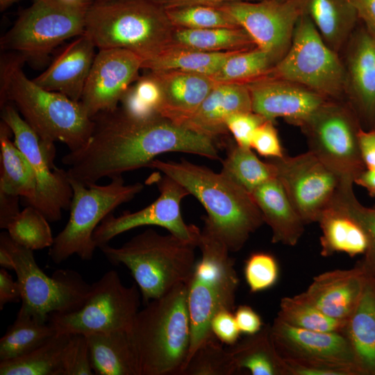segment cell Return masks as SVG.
Returning <instances> with one entry per match:
<instances>
[{
	"instance_id": "6da1fadb",
	"label": "cell",
	"mask_w": 375,
	"mask_h": 375,
	"mask_svg": "<svg viewBox=\"0 0 375 375\" xmlns=\"http://www.w3.org/2000/svg\"><path fill=\"white\" fill-rule=\"evenodd\" d=\"M92 119L93 129L86 142L62 158L69 178L85 185L149 167L166 152L220 159L215 139L159 114L135 117L117 107Z\"/></svg>"
},
{
	"instance_id": "7a4b0ae2",
	"label": "cell",
	"mask_w": 375,
	"mask_h": 375,
	"mask_svg": "<svg viewBox=\"0 0 375 375\" xmlns=\"http://www.w3.org/2000/svg\"><path fill=\"white\" fill-rule=\"evenodd\" d=\"M149 167L173 178L202 204L204 227L220 239L230 252L240 250L264 222L251 193L222 172L182 160L155 159Z\"/></svg>"
},
{
	"instance_id": "3957f363",
	"label": "cell",
	"mask_w": 375,
	"mask_h": 375,
	"mask_svg": "<svg viewBox=\"0 0 375 375\" xmlns=\"http://www.w3.org/2000/svg\"><path fill=\"white\" fill-rule=\"evenodd\" d=\"M24 58L13 51L1 56L0 106L14 103L22 117L48 143L60 142L74 151L90 136L94 122L80 101L47 90L27 78Z\"/></svg>"
},
{
	"instance_id": "277c9868",
	"label": "cell",
	"mask_w": 375,
	"mask_h": 375,
	"mask_svg": "<svg viewBox=\"0 0 375 375\" xmlns=\"http://www.w3.org/2000/svg\"><path fill=\"white\" fill-rule=\"evenodd\" d=\"M188 283L150 301L137 313L129 334L140 375H181L191 342Z\"/></svg>"
},
{
	"instance_id": "5b68a950",
	"label": "cell",
	"mask_w": 375,
	"mask_h": 375,
	"mask_svg": "<svg viewBox=\"0 0 375 375\" xmlns=\"http://www.w3.org/2000/svg\"><path fill=\"white\" fill-rule=\"evenodd\" d=\"M173 29L165 10L152 0H94L85 34L99 49H126L144 61L172 44Z\"/></svg>"
},
{
	"instance_id": "8992f818",
	"label": "cell",
	"mask_w": 375,
	"mask_h": 375,
	"mask_svg": "<svg viewBox=\"0 0 375 375\" xmlns=\"http://www.w3.org/2000/svg\"><path fill=\"white\" fill-rule=\"evenodd\" d=\"M196 247L172 233L161 235L149 228L119 247L106 244L99 248L110 262L128 269L147 304L189 281Z\"/></svg>"
},
{
	"instance_id": "52a82bcc",
	"label": "cell",
	"mask_w": 375,
	"mask_h": 375,
	"mask_svg": "<svg viewBox=\"0 0 375 375\" xmlns=\"http://www.w3.org/2000/svg\"><path fill=\"white\" fill-rule=\"evenodd\" d=\"M197 247L201 256L196 262L188 283L187 301L191 325L188 361L200 345L214 336L210 322L215 314L224 308L233 311L240 283L235 260L230 256L228 247L204 226Z\"/></svg>"
},
{
	"instance_id": "ba28073f",
	"label": "cell",
	"mask_w": 375,
	"mask_h": 375,
	"mask_svg": "<svg viewBox=\"0 0 375 375\" xmlns=\"http://www.w3.org/2000/svg\"><path fill=\"white\" fill-rule=\"evenodd\" d=\"M93 1L33 0L1 38V49L22 55L36 67L44 65L58 44L85 33L87 14Z\"/></svg>"
},
{
	"instance_id": "9c48e42d",
	"label": "cell",
	"mask_w": 375,
	"mask_h": 375,
	"mask_svg": "<svg viewBox=\"0 0 375 375\" xmlns=\"http://www.w3.org/2000/svg\"><path fill=\"white\" fill-rule=\"evenodd\" d=\"M110 179L106 185H87L70 179L73 190L70 214L49 249L53 262L60 264L74 254L83 260H91L97 248L92 238L96 228L116 208L131 201L144 188L141 183L125 184L122 176Z\"/></svg>"
},
{
	"instance_id": "30bf717a",
	"label": "cell",
	"mask_w": 375,
	"mask_h": 375,
	"mask_svg": "<svg viewBox=\"0 0 375 375\" xmlns=\"http://www.w3.org/2000/svg\"><path fill=\"white\" fill-rule=\"evenodd\" d=\"M0 244L10 253L22 292L17 315L46 323L51 314L78 309L85 302L91 285L71 269H58L47 275L37 264L32 250L15 242L8 233L0 235Z\"/></svg>"
},
{
	"instance_id": "8fae6325",
	"label": "cell",
	"mask_w": 375,
	"mask_h": 375,
	"mask_svg": "<svg viewBox=\"0 0 375 375\" xmlns=\"http://www.w3.org/2000/svg\"><path fill=\"white\" fill-rule=\"evenodd\" d=\"M140 292L136 284L125 286L116 271L106 272L91 285L83 304L77 310L50 315L49 324L57 333H108L130 331L139 311Z\"/></svg>"
},
{
	"instance_id": "7c38bea8",
	"label": "cell",
	"mask_w": 375,
	"mask_h": 375,
	"mask_svg": "<svg viewBox=\"0 0 375 375\" xmlns=\"http://www.w3.org/2000/svg\"><path fill=\"white\" fill-rule=\"evenodd\" d=\"M268 74L327 99L338 98L344 88V70L338 56L306 16L299 18L288 51Z\"/></svg>"
},
{
	"instance_id": "4fadbf2b",
	"label": "cell",
	"mask_w": 375,
	"mask_h": 375,
	"mask_svg": "<svg viewBox=\"0 0 375 375\" xmlns=\"http://www.w3.org/2000/svg\"><path fill=\"white\" fill-rule=\"evenodd\" d=\"M1 110V120L11 129L15 144L35 172L36 194L31 206L49 222L59 221L62 210L69 208L73 190L67 171L54 165V143L42 141L10 103Z\"/></svg>"
},
{
	"instance_id": "5bb4252c",
	"label": "cell",
	"mask_w": 375,
	"mask_h": 375,
	"mask_svg": "<svg viewBox=\"0 0 375 375\" xmlns=\"http://www.w3.org/2000/svg\"><path fill=\"white\" fill-rule=\"evenodd\" d=\"M308 151L333 171L342 183H354L365 167L362 160L356 122L344 106L327 101L301 127Z\"/></svg>"
},
{
	"instance_id": "9a60e30c",
	"label": "cell",
	"mask_w": 375,
	"mask_h": 375,
	"mask_svg": "<svg viewBox=\"0 0 375 375\" xmlns=\"http://www.w3.org/2000/svg\"><path fill=\"white\" fill-rule=\"evenodd\" d=\"M148 181L157 185L158 197L140 210L106 217L92 235L97 247L108 244L119 234L144 226L166 228L169 233L198 247L201 231L194 224H186L181 211V203L190 194L188 191L173 178L165 174L161 176L159 172L153 173Z\"/></svg>"
},
{
	"instance_id": "2e32d148",
	"label": "cell",
	"mask_w": 375,
	"mask_h": 375,
	"mask_svg": "<svg viewBox=\"0 0 375 375\" xmlns=\"http://www.w3.org/2000/svg\"><path fill=\"white\" fill-rule=\"evenodd\" d=\"M270 162L276 178L305 224L318 222L342 183L339 177L309 151Z\"/></svg>"
},
{
	"instance_id": "e0dca14e",
	"label": "cell",
	"mask_w": 375,
	"mask_h": 375,
	"mask_svg": "<svg viewBox=\"0 0 375 375\" xmlns=\"http://www.w3.org/2000/svg\"><path fill=\"white\" fill-rule=\"evenodd\" d=\"M238 22L256 46L268 53L276 63L288 51L299 10L290 2L242 1L217 5Z\"/></svg>"
},
{
	"instance_id": "ac0fdd59",
	"label": "cell",
	"mask_w": 375,
	"mask_h": 375,
	"mask_svg": "<svg viewBox=\"0 0 375 375\" xmlns=\"http://www.w3.org/2000/svg\"><path fill=\"white\" fill-rule=\"evenodd\" d=\"M142 62L140 56L126 49H99L80 100L90 117L118 107L131 83L137 78Z\"/></svg>"
},
{
	"instance_id": "d6986e66",
	"label": "cell",
	"mask_w": 375,
	"mask_h": 375,
	"mask_svg": "<svg viewBox=\"0 0 375 375\" xmlns=\"http://www.w3.org/2000/svg\"><path fill=\"white\" fill-rule=\"evenodd\" d=\"M246 85L252 111L273 122L282 117L302 127L328 101L308 88L268 74Z\"/></svg>"
},
{
	"instance_id": "ffe728a7",
	"label": "cell",
	"mask_w": 375,
	"mask_h": 375,
	"mask_svg": "<svg viewBox=\"0 0 375 375\" xmlns=\"http://www.w3.org/2000/svg\"><path fill=\"white\" fill-rule=\"evenodd\" d=\"M270 333L274 346L283 359L331 361L349 365L358 369L351 346L342 333L303 329L277 317L270 326Z\"/></svg>"
},
{
	"instance_id": "44dd1931",
	"label": "cell",
	"mask_w": 375,
	"mask_h": 375,
	"mask_svg": "<svg viewBox=\"0 0 375 375\" xmlns=\"http://www.w3.org/2000/svg\"><path fill=\"white\" fill-rule=\"evenodd\" d=\"M358 263L349 269L319 274L299 295L330 317L347 320L358 304L367 278Z\"/></svg>"
},
{
	"instance_id": "7402d4cb",
	"label": "cell",
	"mask_w": 375,
	"mask_h": 375,
	"mask_svg": "<svg viewBox=\"0 0 375 375\" xmlns=\"http://www.w3.org/2000/svg\"><path fill=\"white\" fill-rule=\"evenodd\" d=\"M95 44L86 35L76 37L33 81L40 87L80 101L93 64Z\"/></svg>"
},
{
	"instance_id": "603a6c76",
	"label": "cell",
	"mask_w": 375,
	"mask_h": 375,
	"mask_svg": "<svg viewBox=\"0 0 375 375\" xmlns=\"http://www.w3.org/2000/svg\"><path fill=\"white\" fill-rule=\"evenodd\" d=\"M149 74L161 90L158 114L181 125L217 83L210 76L178 70L150 71Z\"/></svg>"
},
{
	"instance_id": "cb8c5ba5",
	"label": "cell",
	"mask_w": 375,
	"mask_h": 375,
	"mask_svg": "<svg viewBox=\"0 0 375 375\" xmlns=\"http://www.w3.org/2000/svg\"><path fill=\"white\" fill-rule=\"evenodd\" d=\"M248 111H252V107L246 84L217 83L181 125L215 139L228 131L226 123L231 115Z\"/></svg>"
},
{
	"instance_id": "d4e9b609",
	"label": "cell",
	"mask_w": 375,
	"mask_h": 375,
	"mask_svg": "<svg viewBox=\"0 0 375 375\" xmlns=\"http://www.w3.org/2000/svg\"><path fill=\"white\" fill-rule=\"evenodd\" d=\"M252 197L271 228L273 243L295 246L305 223L293 206L280 181L274 178L256 188Z\"/></svg>"
},
{
	"instance_id": "484cf974",
	"label": "cell",
	"mask_w": 375,
	"mask_h": 375,
	"mask_svg": "<svg viewBox=\"0 0 375 375\" xmlns=\"http://www.w3.org/2000/svg\"><path fill=\"white\" fill-rule=\"evenodd\" d=\"M342 333L351 346L360 375H375V277L367 276Z\"/></svg>"
},
{
	"instance_id": "4316f807",
	"label": "cell",
	"mask_w": 375,
	"mask_h": 375,
	"mask_svg": "<svg viewBox=\"0 0 375 375\" xmlns=\"http://www.w3.org/2000/svg\"><path fill=\"white\" fill-rule=\"evenodd\" d=\"M322 256L344 253L349 256L365 254L368 247L367 235L360 224L335 199L318 221Z\"/></svg>"
},
{
	"instance_id": "83f0119b",
	"label": "cell",
	"mask_w": 375,
	"mask_h": 375,
	"mask_svg": "<svg viewBox=\"0 0 375 375\" xmlns=\"http://www.w3.org/2000/svg\"><path fill=\"white\" fill-rule=\"evenodd\" d=\"M90 362L97 375H140L129 331L85 335Z\"/></svg>"
},
{
	"instance_id": "f1b7e54d",
	"label": "cell",
	"mask_w": 375,
	"mask_h": 375,
	"mask_svg": "<svg viewBox=\"0 0 375 375\" xmlns=\"http://www.w3.org/2000/svg\"><path fill=\"white\" fill-rule=\"evenodd\" d=\"M10 127L0 122V192L22 197L29 205L35 199L36 178L24 154L10 139Z\"/></svg>"
},
{
	"instance_id": "f546056e",
	"label": "cell",
	"mask_w": 375,
	"mask_h": 375,
	"mask_svg": "<svg viewBox=\"0 0 375 375\" xmlns=\"http://www.w3.org/2000/svg\"><path fill=\"white\" fill-rule=\"evenodd\" d=\"M228 349L240 372L246 369L252 375H288L286 364L274 346L269 324L238 340Z\"/></svg>"
},
{
	"instance_id": "4dcf8cb0",
	"label": "cell",
	"mask_w": 375,
	"mask_h": 375,
	"mask_svg": "<svg viewBox=\"0 0 375 375\" xmlns=\"http://www.w3.org/2000/svg\"><path fill=\"white\" fill-rule=\"evenodd\" d=\"M234 52L205 51L172 43L152 58L144 60L142 68L149 71L178 70L212 78Z\"/></svg>"
},
{
	"instance_id": "1f68e13d",
	"label": "cell",
	"mask_w": 375,
	"mask_h": 375,
	"mask_svg": "<svg viewBox=\"0 0 375 375\" xmlns=\"http://www.w3.org/2000/svg\"><path fill=\"white\" fill-rule=\"evenodd\" d=\"M349 71L355 100L365 116L375 117V36L360 35L351 50Z\"/></svg>"
},
{
	"instance_id": "d6a6232c",
	"label": "cell",
	"mask_w": 375,
	"mask_h": 375,
	"mask_svg": "<svg viewBox=\"0 0 375 375\" xmlns=\"http://www.w3.org/2000/svg\"><path fill=\"white\" fill-rule=\"evenodd\" d=\"M71 334L56 333L44 344L17 358L0 361L1 375H62V360Z\"/></svg>"
},
{
	"instance_id": "836d02e7",
	"label": "cell",
	"mask_w": 375,
	"mask_h": 375,
	"mask_svg": "<svg viewBox=\"0 0 375 375\" xmlns=\"http://www.w3.org/2000/svg\"><path fill=\"white\" fill-rule=\"evenodd\" d=\"M172 43L211 52L237 51L256 47L242 28L197 29L174 27Z\"/></svg>"
},
{
	"instance_id": "e575fe53",
	"label": "cell",
	"mask_w": 375,
	"mask_h": 375,
	"mask_svg": "<svg viewBox=\"0 0 375 375\" xmlns=\"http://www.w3.org/2000/svg\"><path fill=\"white\" fill-rule=\"evenodd\" d=\"M221 172L249 193L268 181L276 178L272 162H263L251 148L232 145L222 161Z\"/></svg>"
},
{
	"instance_id": "d590c367",
	"label": "cell",
	"mask_w": 375,
	"mask_h": 375,
	"mask_svg": "<svg viewBox=\"0 0 375 375\" xmlns=\"http://www.w3.org/2000/svg\"><path fill=\"white\" fill-rule=\"evenodd\" d=\"M56 333L49 324L17 315L14 323L0 340V361L26 355L44 344Z\"/></svg>"
},
{
	"instance_id": "8d00e7d4",
	"label": "cell",
	"mask_w": 375,
	"mask_h": 375,
	"mask_svg": "<svg viewBox=\"0 0 375 375\" xmlns=\"http://www.w3.org/2000/svg\"><path fill=\"white\" fill-rule=\"evenodd\" d=\"M312 22L334 51L344 42L353 24L352 15L338 0H310Z\"/></svg>"
},
{
	"instance_id": "74e56055",
	"label": "cell",
	"mask_w": 375,
	"mask_h": 375,
	"mask_svg": "<svg viewBox=\"0 0 375 375\" xmlns=\"http://www.w3.org/2000/svg\"><path fill=\"white\" fill-rule=\"evenodd\" d=\"M275 64L268 53L256 47L234 52L212 78L217 83L246 84L267 74Z\"/></svg>"
},
{
	"instance_id": "f35d334b",
	"label": "cell",
	"mask_w": 375,
	"mask_h": 375,
	"mask_svg": "<svg viewBox=\"0 0 375 375\" xmlns=\"http://www.w3.org/2000/svg\"><path fill=\"white\" fill-rule=\"evenodd\" d=\"M276 317L292 326L322 332L342 333L346 322L330 317L299 294L283 297Z\"/></svg>"
},
{
	"instance_id": "ab89813d",
	"label": "cell",
	"mask_w": 375,
	"mask_h": 375,
	"mask_svg": "<svg viewBox=\"0 0 375 375\" xmlns=\"http://www.w3.org/2000/svg\"><path fill=\"white\" fill-rule=\"evenodd\" d=\"M6 229L15 242L32 251L50 248L54 240L49 220L31 205L21 210Z\"/></svg>"
},
{
	"instance_id": "60d3db41",
	"label": "cell",
	"mask_w": 375,
	"mask_h": 375,
	"mask_svg": "<svg viewBox=\"0 0 375 375\" xmlns=\"http://www.w3.org/2000/svg\"><path fill=\"white\" fill-rule=\"evenodd\" d=\"M212 336L194 351L181 375H233L240 372L228 348Z\"/></svg>"
},
{
	"instance_id": "b9f144b4",
	"label": "cell",
	"mask_w": 375,
	"mask_h": 375,
	"mask_svg": "<svg viewBox=\"0 0 375 375\" xmlns=\"http://www.w3.org/2000/svg\"><path fill=\"white\" fill-rule=\"evenodd\" d=\"M165 10L174 27L242 28L231 15L217 6L192 5Z\"/></svg>"
},
{
	"instance_id": "7bdbcfd3",
	"label": "cell",
	"mask_w": 375,
	"mask_h": 375,
	"mask_svg": "<svg viewBox=\"0 0 375 375\" xmlns=\"http://www.w3.org/2000/svg\"><path fill=\"white\" fill-rule=\"evenodd\" d=\"M335 199L364 229L368 247L359 264L368 275L375 277V207L362 206L356 197L351 183H342Z\"/></svg>"
},
{
	"instance_id": "ee69618b",
	"label": "cell",
	"mask_w": 375,
	"mask_h": 375,
	"mask_svg": "<svg viewBox=\"0 0 375 375\" xmlns=\"http://www.w3.org/2000/svg\"><path fill=\"white\" fill-rule=\"evenodd\" d=\"M120 102L122 108L133 117L144 118L158 115L162 102L160 86L149 73L128 88Z\"/></svg>"
},
{
	"instance_id": "f6af8a7d",
	"label": "cell",
	"mask_w": 375,
	"mask_h": 375,
	"mask_svg": "<svg viewBox=\"0 0 375 375\" xmlns=\"http://www.w3.org/2000/svg\"><path fill=\"white\" fill-rule=\"evenodd\" d=\"M279 273L278 261L271 253L254 252L245 260L244 276L252 293L272 288L277 283Z\"/></svg>"
},
{
	"instance_id": "bcb514c9",
	"label": "cell",
	"mask_w": 375,
	"mask_h": 375,
	"mask_svg": "<svg viewBox=\"0 0 375 375\" xmlns=\"http://www.w3.org/2000/svg\"><path fill=\"white\" fill-rule=\"evenodd\" d=\"M92 368L87 338L82 334H71L65 350L62 375H92Z\"/></svg>"
},
{
	"instance_id": "7dc6e473",
	"label": "cell",
	"mask_w": 375,
	"mask_h": 375,
	"mask_svg": "<svg viewBox=\"0 0 375 375\" xmlns=\"http://www.w3.org/2000/svg\"><path fill=\"white\" fill-rule=\"evenodd\" d=\"M283 360L288 375H360L355 367L344 363L301 359Z\"/></svg>"
},
{
	"instance_id": "c3c4849f",
	"label": "cell",
	"mask_w": 375,
	"mask_h": 375,
	"mask_svg": "<svg viewBox=\"0 0 375 375\" xmlns=\"http://www.w3.org/2000/svg\"><path fill=\"white\" fill-rule=\"evenodd\" d=\"M265 120L263 117L253 111L240 112L231 115L226 124L238 146L251 148L255 131Z\"/></svg>"
},
{
	"instance_id": "681fc988",
	"label": "cell",
	"mask_w": 375,
	"mask_h": 375,
	"mask_svg": "<svg viewBox=\"0 0 375 375\" xmlns=\"http://www.w3.org/2000/svg\"><path fill=\"white\" fill-rule=\"evenodd\" d=\"M273 121L265 120L255 131L251 148L266 158H279L285 156Z\"/></svg>"
},
{
	"instance_id": "f907efd6",
	"label": "cell",
	"mask_w": 375,
	"mask_h": 375,
	"mask_svg": "<svg viewBox=\"0 0 375 375\" xmlns=\"http://www.w3.org/2000/svg\"><path fill=\"white\" fill-rule=\"evenodd\" d=\"M210 330L219 342L229 347L239 340L241 334L234 312L225 308L219 310L212 317Z\"/></svg>"
},
{
	"instance_id": "816d5d0a",
	"label": "cell",
	"mask_w": 375,
	"mask_h": 375,
	"mask_svg": "<svg viewBox=\"0 0 375 375\" xmlns=\"http://www.w3.org/2000/svg\"><path fill=\"white\" fill-rule=\"evenodd\" d=\"M234 315L241 334L253 335L260 331L264 326L259 314L248 305L239 306L234 312Z\"/></svg>"
},
{
	"instance_id": "f5cc1de1",
	"label": "cell",
	"mask_w": 375,
	"mask_h": 375,
	"mask_svg": "<svg viewBox=\"0 0 375 375\" xmlns=\"http://www.w3.org/2000/svg\"><path fill=\"white\" fill-rule=\"evenodd\" d=\"M22 301V292L17 281H14L7 269H0V309L8 303Z\"/></svg>"
},
{
	"instance_id": "db71d44e",
	"label": "cell",
	"mask_w": 375,
	"mask_h": 375,
	"mask_svg": "<svg viewBox=\"0 0 375 375\" xmlns=\"http://www.w3.org/2000/svg\"><path fill=\"white\" fill-rule=\"evenodd\" d=\"M358 147L365 169H375V129L358 131Z\"/></svg>"
},
{
	"instance_id": "11a10c76",
	"label": "cell",
	"mask_w": 375,
	"mask_h": 375,
	"mask_svg": "<svg viewBox=\"0 0 375 375\" xmlns=\"http://www.w3.org/2000/svg\"><path fill=\"white\" fill-rule=\"evenodd\" d=\"M19 197L0 192V228L6 229L10 221L20 212Z\"/></svg>"
},
{
	"instance_id": "9f6ffc18",
	"label": "cell",
	"mask_w": 375,
	"mask_h": 375,
	"mask_svg": "<svg viewBox=\"0 0 375 375\" xmlns=\"http://www.w3.org/2000/svg\"><path fill=\"white\" fill-rule=\"evenodd\" d=\"M164 9L192 5L217 6L228 2L242 0H152Z\"/></svg>"
},
{
	"instance_id": "6f0895ef",
	"label": "cell",
	"mask_w": 375,
	"mask_h": 375,
	"mask_svg": "<svg viewBox=\"0 0 375 375\" xmlns=\"http://www.w3.org/2000/svg\"><path fill=\"white\" fill-rule=\"evenodd\" d=\"M351 3L360 16L375 31V0H352Z\"/></svg>"
},
{
	"instance_id": "680465c9",
	"label": "cell",
	"mask_w": 375,
	"mask_h": 375,
	"mask_svg": "<svg viewBox=\"0 0 375 375\" xmlns=\"http://www.w3.org/2000/svg\"><path fill=\"white\" fill-rule=\"evenodd\" d=\"M354 183L364 188L372 197H375V169H364L354 180Z\"/></svg>"
},
{
	"instance_id": "91938a15",
	"label": "cell",
	"mask_w": 375,
	"mask_h": 375,
	"mask_svg": "<svg viewBox=\"0 0 375 375\" xmlns=\"http://www.w3.org/2000/svg\"><path fill=\"white\" fill-rule=\"evenodd\" d=\"M0 265L6 269H13L15 267L14 261L10 253L3 245L0 244Z\"/></svg>"
},
{
	"instance_id": "94428289",
	"label": "cell",
	"mask_w": 375,
	"mask_h": 375,
	"mask_svg": "<svg viewBox=\"0 0 375 375\" xmlns=\"http://www.w3.org/2000/svg\"><path fill=\"white\" fill-rule=\"evenodd\" d=\"M20 1V0H0V10L3 11L6 10L9 6H10L14 3Z\"/></svg>"
},
{
	"instance_id": "6125c7cd",
	"label": "cell",
	"mask_w": 375,
	"mask_h": 375,
	"mask_svg": "<svg viewBox=\"0 0 375 375\" xmlns=\"http://www.w3.org/2000/svg\"><path fill=\"white\" fill-rule=\"evenodd\" d=\"M67 1H79V0H67Z\"/></svg>"
},
{
	"instance_id": "be15d7a7",
	"label": "cell",
	"mask_w": 375,
	"mask_h": 375,
	"mask_svg": "<svg viewBox=\"0 0 375 375\" xmlns=\"http://www.w3.org/2000/svg\"><path fill=\"white\" fill-rule=\"evenodd\" d=\"M96 1H104V0H96Z\"/></svg>"
},
{
	"instance_id": "e7e4bbea",
	"label": "cell",
	"mask_w": 375,
	"mask_h": 375,
	"mask_svg": "<svg viewBox=\"0 0 375 375\" xmlns=\"http://www.w3.org/2000/svg\"><path fill=\"white\" fill-rule=\"evenodd\" d=\"M374 207H375V206H374Z\"/></svg>"
}]
</instances>
